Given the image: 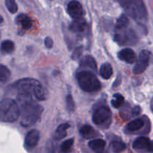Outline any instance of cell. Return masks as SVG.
I'll return each mask as SVG.
<instances>
[{
	"label": "cell",
	"mask_w": 153,
	"mask_h": 153,
	"mask_svg": "<svg viewBox=\"0 0 153 153\" xmlns=\"http://www.w3.org/2000/svg\"><path fill=\"white\" fill-rule=\"evenodd\" d=\"M20 114V110L16 102L10 98L0 101V121L4 123H13Z\"/></svg>",
	"instance_id": "1"
},
{
	"label": "cell",
	"mask_w": 153,
	"mask_h": 153,
	"mask_svg": "<svg viewBox=\"0 0 153 153\" xmlns=\"http://www.w3.org/2000/svg\"><path fill=\"white\" fill-rule=\"evenodd\" d=\"M20 109L22 113L20 124L24 127L31 126L35 123L40 119L42 112L43 111V107L34 101Z\"/></svg>",
	"instance_id": "2"
},
{
	"label": "cell",
	"mask_w": 153,
	"mask_h": 153,
	"mask_svg": "<svg viewBox=\"0 0 153 153\" xmlns=\"http://www.w3.org/2000/svg\"><path fill=\"white\" fill-rule=\"evenodd\" d=\"M76 79L80 88L85 92H97L101 89V83L92 72H79L76 75Z\"/></svg>",
	"instance_id": "3"
},
{
	"label": "cell",
	"mask_w": 153,
	"mask_h": 153,
	"mask_svg": "<svg viewBox=\"0 0 153 153\" xmlns=\"http://www.w3.org/2000/svg\"><path fill=\"white\" fill-rule=\"evenodd\" d=\"M120 2L123 7L134 19L145 20L147 17L146 7L143 1L140 0H123Z\"/></svg>",
	"instance_id": "4"
},
{
	"label": "cell",
	"mask_w": 153,
	"mask_h": 153,
	"mask_svg": "<svg viewBox=\"0 0 153 153\" xmlns=\"http://www.w3.org/2000/svg\"><path fill=\"white\" fill-rule=\"evenodd\" d=\"M114 40L120 46H133L138 41V37L131 28L116 31L114 34Z\"/></svg>",
	"instance_id": "5"
},
{
	"label": "cell",
	"mask_w": 153,
	"mask_h": 153,
	"mask_svg": "<svg viewBox=\"0 0 153 153\" xmlns=\"http://www.w3.org/2000/svg\"><path fill=\"white\" fill-rule=\"evenodd\" d=\"M112 113L108 107L100 106L95 109L93 114L92 120L94 124L98 126H108L111 122Z\"/></svg>",
	"instance_id": "6"
},
{
	"label": "cell",
	"mask_w": 153,
	"mask_h": 153,
	"mask_svg": "<svg viewBox=\"0 0 153 153\" xmlns=\"http://www.w3.org/2000/svg\"><path fill=\"white\" fill-rule=\"evenodd\" d=\"M40 85V82L36 79L25 78L14 82L13 86L19 91V94H26L31 95L34 93L36 87Z\"/></svg>",
	"instance_id": "7"
},
{
	"label": "cell",
	"mask_w": 153,
	"mask_h": 153,
	"mask_svg": "<svg viewBox=\"0 0 153 153\" xmlns=\"http://www.w3.org/2000/svg\"><path fill=\"white\" fill-rule=\"evenodd\" d=\"M151 52L148 50H143L139 55V59L133 68V73L136 75L143 73L148 67L150 60Z\"/></svg>",
	"instance_id": "8"
},
{
	"label": "cell",
	"mask_w": 153,
	"mask_h": 153,
	"mask_svg": "<svg viewBox=\"0 0 153 153\" xmlns=\"http://www.w3.org/2000/svg\"><path fill=\"white\" fill-rule=\"evenodd\" d=\"M132 147L134 150L140 153L152 152V141L148 137H137L133 142Z\"/></svg>",
	"instance_id": "9"
},
{
	"label": "cell",
	"mask_w": 153,
	"mask_h": 153,
	"mask_svg": "<svg viewBox=\"0 0 153 153\" xmlns=\"http://www.w3.org/2000/svg\"><path fill=\"white\" fill-rule=\"evenodd\" d=\"M67 11L72 18L78 19L82 18L83 14V7L79 1H71L67 6Z\"/></svg>",
	"instance_id": "10"
},
{
	"label": "cell",
	"mask_w": 153,
	"mask_h": 153,
	"mask_svg": "<svg viewBox=\"0 0 153 153\" xmlns=\"http://www.w3.org/2000/svg\"><path fill=\"white\" fill-rule=\"evenodd\" d=\"M40 140V132L37 129H32L26 134L25 138V146L30 149L35 147Z\"/></svg>",
	"instance_id": "11"
},
{
	"label": "cell",
	"mask_w": 153,
	"mask_h": 153,
	"mask_svg": "<svg viewBox=\"0 0 153 153\" xmlns=\"http://www.w3.org/2000/svg\"><path fill=\"white\" fill-rule=\"evenodd\" d=\"M118 58L127 64H134L136 61V54L134 50L130 48H126L120 51L117 54Z\"/></svg>",
	"instance_id": "12"
},
{
	"label": "cell",
	"mask_w": 153,
	"mask_h": 153,
	"mask_svg": "<svg viewBox=\"0 0 153 153\" xmlns=\"http://www.w3.org/2000/svg\"><path fill=\"white\" fill-rule=\"evenodd\" d=\"M87 22L82 18L78 19H74L69 26V29L70 31L75 34H82L87 29Z\"/></svg>",
	"instance_id": "13"
},
{
	"label": "cell",
	"mask_w": 153,
	"mask_h": 153,
	"mask_svg": "<svg viewBox=\"0 0 153 153\" xmlns=\"http://www.w3.org/2000/svg\"><path fill=\"white\" fill-rule=\"evenodd\" d=\"M17 25H19L24 30H29L32 27L33 21L31 20L29 16H27L25 13H21L18 15L15 20Z\"/></svg>",
	"instance_id": "14"
},
{
	"label": "cell",
	"mask_w": 153,
	"mask_h": 153,
	"mask_svg": "<svg viewBox=\"0 0 153 153\" xmlns=\"http://www.w3.org/2000/svg\"><path fill=\"white\" fill-rule=\"evenodd\" d=\"M144 126V120L141 118L134 120L127 124L126 127V131L127 132H135V131H140L143 127Z\"/></svg>",
	"instance_id": "15"
},
{
	"label": "cell",
	"mask_w": 153,
	"mask_h": 153,
	"mask_svg": "<svg viewBox=\"0 0 153 153\" xmlns=\"http://www.w3.org/2000/svg\"><path fill=\"white\" fill-rule=\"evenodd\" d=\"M80 66L82 67L90 68L94 72L97 71V64L95 59L91 55H86L82 59L80 63Z\"/></svg>",
	"instance_id": "16"
},
{
	"label": "cell",
	"mask_w": 153,
	"mask_h": 153,
	"mask_svg": "<svg viewBox=\"0 0 153 153\" xmlns=\"http://www.w3.org/2000/svg\"><path fill=\"white\" fill-rule=\"evenodd\" d=\"M106 143L105 140L102 139H95L88 143V146L92 149L94 152L97 153H102L105 147Z\"/></svg>",
	"instance_id": "17"
},
{
	"label": "cell",
	"mask_w": 153,
	"mask_h": 153,
	"mask_svg": "<svg viewBox=\"0 0 153 153\" xmlns=\"http://www.w3.org/2000/svg\"><path fill=\"white\" fill-rule=\"evenodd\" d=\"M100 74L103 79H109L113 75V68L109 63H105L100 69Z\"/></svg>",
	"instance_id": "18"
},
{
	"label": "cell",
	"mask_w": 153,
	"mask_h": 153,
	"mask_svg": "<svg viewBox=\"0 0 153 153\" xmlns=\"http://www.w3.org/2000/svg\"><path fill=\"white\" fill-rule=\"evenodd\" d=\"M15 45L11 40H4L0 46V52L2 54H10L14 51Z\"/></svg>",
	"instance_id": "19"
},
{
	"label": "cell",
	"mask_w": 153,
	"mask_h": 153,
	"mask_svg": "<svg viewBox=\"0 0 153 153\" xmlns=\"http://www.w3.org/2000/svg\"><path fill=\"white\" fill-rule=\"evenodd\" d=\"M80 134L85 139H91L95 137L96 131L91 126L86 125L81 128Z\"/></svg>",
	"instance_id": "20"
},
{
	"label": "cell",
	"mask_w": 153,
	"mask_h": 153,
	"mask_svg": "<svg viewBox=\"0 0 153 153\" xmlns=\"http://www.w3.org/2000/svg\"><path fill=\"white\" fill-rule=\"evenodd\" d=\"M70 126L68 123L61 124L57 128L55 133V137L56 140H61L67 136V130L70 128Z\"/></svg>",
	"instance_id": "21"
},
{
	"label": "cell",
	"mask_w": 153,
	"mask_h": 153,
	"mask_svg": "<svg viewBox=\"0 0 153 153\" xmlns=\"http://www.w3.org/2000/svg\"><path fill=\"white\" fill-rule=\"evenodd\" d=\"M128 23H129V19H128V16L126 14L121 15L117 19L116 22V25H115V30L116 31H120V30L125 29L128 27Z\"/></svg>",
	"instance_id": "22"
},
{
	"label": "cell",
	"mask_w": 153,
	"mask_h": 153,
	"mask_svg": "<svg viewBox=\"0 0 153 153\" xmlns=\"http://www.w3.org/2000/svg\"><path fill=\"white\" fill-rule=\"evenodd\" d=\"M111 147L114 153H121L126 148V145L120 140H114L111 143Z\"/></svg>",
	"instance_id": "23"
},
{
	"label": "cell",
	"mask_w": 153,
	"mask_h": 153,
	"mask_svg": "<svg viewBox=\"0 0 153 153\" xmlns=\"http://www.w3.org/2000/svg\"><path fill=\"white\" fill-rule=\"evenodd\" d=\"M10 76V72L7 67L0 64V82H7Z\"/></svg>",
	"instance_id": "24"
},
{
	"label": "cell",
	"mask_w": 153,
	"mask_h": 153,
	"mask_svg": "<svg viewBox=\"0 0 153 153\" xmlns=\"http://www.w3.org/2000/svg\"><path fill=\"white\" fill-rule=\"evenodd\" d=\"M74 143V138H70L65 140L62 143L60 147V150L61 153H69L71 151L72 147Z\"/></svg>",
	"instance_id": "25"
},
{
	"label": "cell",
	"mask_w": 153,
	"mask_h": 153,
	"mask_svg": "<svg viewBox=\"0 0 153 153\" xmlns=\"http://www.w3.org/2000/svg\"><path fill=\"white\" fill-rule=\"evenodd\" d=\"M124 103V97L120 94H115L111 100V105L114 108H119Z\"/></svg>",
	"instance_id": "26"
},
{
	"label": "cell",
	"mask_w": 153,
	"mask_h": 153,
	"mask_svg": "<svg viewBox=\"0 0 153 153\" xmlns=\"http://www.w3.org/2000/svg\"><path fill=\"white\" fill-rule=\"evenodd\" d=\"M33 94L34 95V97L40 101H43L46 99V96H45V91L43 88H42L41 85H38L34 89V93Z\"/></svg>",
	"instance_id": "27"
},
{
	"label": "cell",
	"mask_w": 153,
	"mask_h": 153,
	"mask_svg": "<svg viewBox=\"0 0 153 153\" xmlns=\"http://www.w3.org/2000/svg\"><path fill=\"white\" fill-rule=\"evenodd\" d=\"M4 3H5L6 7L7 8V10L11 13H15L17 11V4H16V1L14 0H6Z\"/></svg>",
	"instance_id": "28"
},
{
	"label": "cell",
	"mask_w": 153,
	"mask_h": 153,
	"mask_svg": "<svg viewBox=\"0 0 153 153\" xmlns=\"http://www.w3.org/2000/svg\"><path fill=\"white\" fill-rule=\"evenodd\" d=\"M66 103H67V110L70 112L73 111L75 110V102L71 95H68L66 99Z\"/></svg>",
	"instance_id": "29"
},
{
	"label": "cell",
	"mask_w": 153,
	"mask_h": 153,
	"mask_svg": "<svg viewBox=\"0 0 153 153\" xmlns=\"http://www.w3.org/2000/svg\"><path fill=\"white\" fill-rule=\"evenodd\" d=\"M82 52H83V46H79V47L76 48L74 50L73 53L72 54L71 58L74 61L78 60L79 58H80V57L82 56Z\"/></svg>",
	"instance_id": "30"
},
{
	"label": "cell",
	"mask_w": 153,
	"mask_h": 153,
	"mask_svg": "<svg viewBox=\"0 0 153 153\" xmlns=\"http://www.w3.org/2000/svg\"><path fill=\"white\" fill-rule=\"evenodd\" d=\"M45 46H46V48H48V49H51V48L53 46V40H52V39L51 38V37H46V38H45Z\"/></svg>",
	"instance_id": "31"
},
{
	"label": "cell",
	"mask_w": 153,
	"mask_h": 153,
	"mask_svg": "<svg viewBox=\"0 0 153 153\" xmlns=\"http://www.w3.org/2000/svg\"><path fill=\"white\" fill-rule=\"evenodd\" d=\"M140 111H141V109H140V106H135V107L133 108V109L131 110L132 116H137L138 114H140Z\"/></svg>",
	"instance_id": "32"
},
{
	"label": "cell",
	"mask_w": 153,
	"mask_h": 153,
	"mask_svg": "<svg viewBox=\"0 0 153 153\" xmlns=\"http://www.w3.org/2000/svg\"><path fill=\"white\" fill-rule=\"evenodd\" d=\"M2 22H3V17L0 15V24H1Z\"/></svg>",
	"instance_id": "33"
}]
</instances>
